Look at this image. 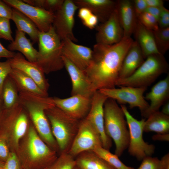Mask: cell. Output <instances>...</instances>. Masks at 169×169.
<instances>
[{
  "instance_id": "obj_27",
  "label": "cell",
  "mask_w": 169,
  "mask_h": 169,
  "mask_svg": "<svg viewBox=\"0 0 169 169\" xmlns=\"http://www.w3.org/2000/svg\"><path fill=\"white\" fill-rule=\"evenodd\" d=\"M11 19L15 23L17 30L27 34L33 43L38 42L39 31L30 19L19 11L13 8Z\"/></svg>"
},
{
  "instance_id": "obj_30",
  "label": "cell",
  "mask_w": 169,
  "mask_h": 169,
  "mask_svg": "<svg viewBox=\"0 0 169 169\" xmlns=\"http://www.w3.org/2000/svg\"><path fill=\"white\" fill-rule=\"evenodd\" d=\"M92 151L115 169H134L133 167L125 165L116 155L112 153L102 146L97 147Z\"/></svg>"
},
{
  "instance_id": "obj_28",
  "label": "cell",
  "mask_w": 169,
  "mask_h": 169,
  "mask_svg": "<svg viewBox=\"0 0 169 169\" xmlns=\"http://www.w3.org/2000/svg\"><path fill=\"white\" fill-rule=\"evenodd\" d=\"M147 118L144 125V132L169 133V116L158 111L151 114Z\"/></svg>"
},
{
  "instance_id": "obj_8",
  "label": "cell",
  "mask_w": 169,
  "mask_h": 169,
  "mask_svg": "<svg viewBox=\"0 0 169 169\" xmlns=\"http://www.w3.org/2000/svg\"><path fill=\"white\" fill-rule=\"evenodd\" d=\"M120 107L124 114L129 133V141L128 147L130 154L138 160L151 156L154 153L155 147L152 144L146 142L143 138V127L145 119L138 120L130 113L127 108L121 105Z\"/></svg>"
},
{
  "instance_id": "obj_48",
  "label": "cell",
  "mask_w": 169,
  "mask_h": 169,
  "mask_svg": "<svg viewBox=\"0 0 169 169\" xmlns=\"http://www.w3.org/2000/svg\"><path fill=\"white\" fill-rule=\"evenodd\" d=\"M152 138L154 141H169V133H157L153 136Z\"/></svg>"
},
{
  "instance_id": "obj_46",
  "label": "cell",
  "mask_w": 169,
  "mask_h": 169,
  "mask_svg": "<svg viewBox=\"0 0 169 169\" xmlns=\"http://www.w3.org/2000/svg\"><path fill=\"white\" fill-rule=\"evenodd\" d=\"M161 8L148 7L145 12L153 16L158 21L160 13Z\"/></svg>"
},
{
  "instance_id": "obj_3",
  "label": "cell",
  "mask_w": 169,
  "mask_h": 169,
  "mask_svg": "<svg viewBox=\"0 0 169 169\" xmlns=\"http://www.w3.org/2000/svg\"><path fill=\"white\" fill-rule=\"evenodd\" d=\"M104 127L108 136L115 145V154L120 156L128 148L129 130L124 112L116 101L108 98L104 106Z\"/></svg>"
},
{
  "instance_id": "obj_5",
  "label": "cell",
  "mask_w": 169,
  "mask_h": 169,
  "mask_svg": "<svg viewBox=\"0 0 169 169\" xmlns=\"http://www.w3.org/2000/svg\"><path fill=\"white\" fill-rule=\"evenodd\" d=\"M45 113L61 153L68 152L78 131L80 120L69 115L55 105L46 109Z\"/></svg>"
},
{
  "instance_id": "obj_17",
  "label": "cell",
  "mask_w": 169,
  "mask_h": 169,
  "mask_svg": "<svg viewBox=\"0 0 169 169\" xmlns=\"http://www.w3.org/2000/svg\"><path fill=\"white\" fill-rule=\"evenodd\" d=\"M8 59L12 68L24 73L32 79L41 90L48 93L49 84L44 73L35 63L28 61L19 52L16 53L13 58Z\"/></svg>"
},
{
  "instance_id": "obj_29",
  "label": "cell",
  "mask_w": 169,
  "mask_h": 169,
  "mask_svg": "<svg viewBox=\"0 0 169 169\" xmlns=\"http://www.w3.org/2000/svg\"><path fill=\"white\" fill-rule=\"evenodd\" d=\"M3 107L9 108L18 102V93L14 83L8 75L6 78L2 90Z\"/></svg>"
},
{
  "instance_id": "obj_10",
  "label": "cell",
  "mask_w": 169,
  "mask_h": 169,
  "mask_svg": "<svg viewBox=\"0 0 169 169\" xmlns=\"http://www.w3.org/2000/svg\"><path fill=\"white\" fill-rule=\"evenodd\" d=\"M100 146L102 145L99 133L85 118L80 120L78 131L68 153L75 158L83 152L93 151Z\"/></svg>"
},
{
  "instance_id": "obj_37",
  "label": "cell",
  "mask_w": 169,
  "mask_h": 169,
  "mask_svg": "<svg viewBox=\"0 0 169 169\" xmlns=\"http://www.w3.org/2000/svg\"><path fill=\"white\" fill-rule=\"evenodd\" d=\"M0 38L11 42L14 40L9 19L0 18Z\"/></svg>"
},
{
  "instance_id": "obj_47",
  "label": "cell",
  "mask_w": 169,
  "mask_h": 169,
  "mask_svg": "<svg viewBox=\"0 0 169 169\" xmlns=\"http://www.w3.org/2000/svg\"><path fill=\"white\" fill-rule=\"evenodd\" d=\"M148 7L161 8L164 6V1L162 0H146Z\"/></svg>"
},
{
  "instance_id": "obj_33",
  "label": "cell",
  "mask_w": 169,
  "mask_h": 169,
  "mask_svg": "<svg viewBox=\"0 0 169 169\" xmlns=\"http://www.w3.org/2000/svg\"><path fill=\"white\" fill-rule=\"evenodd\" d=\"M30 5L42 8L54 13L62 6L64 0H23Z\"/></svg>"
},
{
  "instance_id": "obj_7",
  "label": "cell",
  "mask_w": 169,
  "mask_h": 169,
  "mask_svg": "<svg viewBox=\"0 0 169 169\" xmlns=\"http://www.w3.org/2000/svg\"><path fill=\"white\" fill-rule=\"evenodd\" d=\"M27 145V156L20 160L23 169H43L48 167L58 157L56 151L39 137L33 127H30Z\"/></svg>"
},
{
  "instance_id": "obj_13",
  "label": "cell",
  "mask_w": 169,
  "mask_h": 169,
  "mask_svg": "<svg viewBox=\"0 0 169 169\" xmlns=\"http://www.w3.org/2000/svg\"><path fill=\"white\" fill-rule=\"evenodd\" d=\"M108 98L98 90L95 91L92 96L91 107L85 118L99 133L103 147L109 150L112 146V140L105 133L104 122V106Z\"/></svg>"
},
{
  "instance_id": "obj_24",
  "label": "cell",
  "mask_w": 169,
  "mask_h": 169,
  "mask_svg": "<svg viewBox=\"0 0 169 169\" xmlns=\"http://www.w3.org/2000/svg\"><path fill=\"white\" fill-rule=\"evenodd\" d=\"M133 33L145 59L158 52L155 43L153 31L144 27L138 20Z\"/></svg>"
},
{
  "instance_id": "obj_11",
  "label": "cell",
  "mask_w": 169,
  "mask_h": 169,
  "mask_svg": "<svg viewBox=\"0 0 169 169\" xmlns=\"http://www.w3.org/2000/svg\"><path fill=\"white\" fill-rule=\"evenodd\" d=\"M79 7L73 0H64L61 7L54 13L52 26L61 41L69 39L78 41L73 32L74 15Z\"/></svg>"
},
{
  "instance_id": "obj_35",
  "label": "cell",
  "mask_w": 169,
  "mask_h": 169,
  "mask_svg": "<svg viewBox=\"0 0 169 169\" xmlns=\"http://www.w3.org/2000/svg\"><path fill=\"white\" fill-rule=\"evenodd\" d=\"M79 9L78 16L84 25L90 29L95 28L99 21L97 17L87 8L82 7Z\"/></svg>"
},
{
  "instance_id": "obj_39",
  "label": "cell",
  "mask_w": 169,
  "mask_h": 169,
  "mask_svg": "<svg viewBox=\"0 0 169 169\" xmlns=\"http://www.w3.org/2000/svg\"><path fill=\"white\" fill-rule=\"evenodd\" d=\"M4 169H23L21 162L16 155L13 152L10 153L5 162Z\"/></svg>"
},
{
  "instance_id": "obj_15",
  "label": "cell",
  "mask_w": 169,
  "mask_h": 169,
  "mask_svg": "<svg viewBox=\"0 0 169 169\" xmlns=\"http://www.w3.org/2000/svg\"><path fill=\"white\" fill-rule=\"evenodd\" d=\"M95 28L96 44L113 45L120 42L124 37L116 9L106 21L97 25Z\"/></svg>"
},
{
  "instance_id": "obj_21",
  "label": "cell",
  "mask_w": 169,
  "mask_h": 169,
  "mask_svg": "<svg viewBox=\"0 0 169 169\" xmlns=\"http://www.w3.org/2000/svg\"><path fill=\"white\" fill-rule=\"evenodd\" d=\"M79 8L90 9L101 23L106 21L115 10L116 1L111 0H73Z\"/></svg>"
},
{
  "instance_id": "obj_45",
  "label": "cell",
  "mask_w": 169,
  "mask_h": 169,
  "mask_svg": "<svg viewBox=\"0 0 169 169\" xmlns=\"http://www.w3.org/2000/svg\"><path fill=\"white\" fill-rule=\"evenodd\" d=\"M16 53L6 49L0 42V58H5L8 59H11L14 57Z\"/></svg>"
},
{
  "instance_id": "obj_51",
  "label": "cell",
  "mask_w": 169,
  "mask_h": 169,
  "mask_svg": "<svg viewBox=\"0 0 169 169\" xmlns=\"http://www.w3.org/2000/svg\"><path fill=\"white\" fill-rule=\"evenodd\" d=\"M3 107V100L0 98V111L1 110Z\"/></svg>"
},
{
  "instance_id": "obj_2",
  "label": "cell",
  "mask_w": 169,
  "mask_h": 169,
  "mask_svg": "<svg viewBox=\"0 0 169 169\" xmlns=\"http://www.w3.org/2000/svg\"><path fill=\"white\" fill-rule=\"evenodd\" d=\"M18 101L28 111L36 129L47 145L55 151L59 149L45 113L46 109L55 105L53 97L19 93Z\"/></svg>"
},
{
  "instance_id": "obj_6",
  "label": "cell",
  "mask_w": 169,
  "mask_h": 169,
  "mask_svg": "<svg viewBox=\"0 0 169 169\" xmlns=\"http://www.w3.org/2000/svg\"><path fill=\"white\" fill-rule=\"evenodd\" d=\"M145 59L131 76L118 79L115 85L147 87L161 74L168 71L169 64L163 55L154 54Z\"/></svg>"
},
{
  "instance_id": "obj_26",
  "label": "cell",
  "mask_w": 169,
  "mask_h": 169,
  "mask_svg": "<svg viewBox=\"0 0 169 169\" xmlns=\"http://www.w3.org/2000/svg\"><path fill=\"white\" fill-rule=\"evenodd\" d=\"M75 158L80 169H115L92 151L83 152Z\"/></svg>"
},
{
  "instance_id": "obj_31",
  "label": "cell",
  "mask_w": 169,
  "mask_h": 169,
  "mask_svg": "<svg viewBox=\"0 0 169 169\" xmlns=\"http://www.w3.org/2000/svg\"><path fill=\"white\" fill-rule=\"evenodd\" d=\"M157 49L163 55L169 49V27L153 31Z\"/></svg>"
},
{
  "instance_id": "obj_4",
  "label": "cell",
  "mask_w": 169,
  "mask_h": 169,
  "mask_svg": "<svg viewBox=\"0 0 169 169\" xmlns=\"http://www.w3.org/2000/svg\"><path fill=\"white\" fill-rule=\"evenodd\" d=\"M38 42V50L35 63L44 74L62 69L64 67L62 41L53 26L47 32H39Z\"/></svg>"
},
{
  "instance_id": "obj_40",
  "label": "cell",
  "mask_w": 169,
  "mask_h": 169,
  "mask_svg": "<svg viewBox=\"0 0 169 169\" xmlns=\"http://www.w3.org/2000/svg\"><path fill=\"white\" fill-rule=\"evenodd\" d=\"M158 22L159 28L169 27V11L164 6L161 8Z\"/></svg>"
},
{
  "instance_id": "obj_22",
  "label": "cell",
  "mask_w": 169,
  "mask_h": 169,
  "mask_svg": "<svg viewBox=\"0 0 169 169\" xmlns=\"http://www.w3.org/2000/svg\"><path fill=\"white\" fill-rule=\"evenodd\" d=\"M144 59L138 44L134 41L123 60L118 79L131 76L143 62Z\"/></svg>"
},
{
  "instance_id": "obj_25",
  "label": "cell",
  "mask_w": 169,
  "mask_h": 169,
  "mask_svg": "<svg viewBox=\"0 0 169 169\" xmlns=\"http://www.w3.org/2000/svg\"><path fill=\"white\" fill-rule=\"evenodd\" d=\"M8 49L13 52L18 51L30 62L35 63L36 61L38 51L23 32L16 30L15 39L9 44Z\"/></svg>"
},
{
  "instance_id": "obj_38",
  "label": "cell",
  "mask_w": 169,
  "mask_h": 169,
  "mask_svg": "<svg viewBox=\"0 0 169 169\" xmlns=\"http://www.w3.org/2000/svg\"><path fill=\"white\" fill-rule=\"evenodd\" d=\"M142 161L137 169H162L160 160L157 157L148 156Z\"/></svg>"
},
{
  "instance_id": "obj_12",
  "label": "cell",
  "mask_w": 169,
  "mask_h": 169,
  "mask_svg": "<svg viewBox=\"0 0 169 169\" xmlns=\"http://www.w3.org/2000/svg\"><path fill=\"white\" fill-rule=\"evenodd\" d=\"M13 8L30 19L41 32H47L52 27L54 13L42 8L28 4L22 0H3Z\"/></svg>"
},
{
  "instance_id": "obj_32",
  "label": "cell",
  "mask_w": 169,
  "mask_h": 169,
  "mask_svg": "<svg viewBox=\"0 0 169 169\" xmlns=\"http://www.w3.org/2000/svg\"><path fill=\"white\" fill-rule=\"evenodd\" d=\"M23 109L18 115L13 124L14 139L16 143H18L20 139L25 135L27 129L28 117L23 111Z\"/></svg>"
},
{
  "instance_id": "obj_50",
  "label": "cell",
  "mask_w": 169,
  "mask_h": 169,
  "mask_svg": "<svg viewBox=\"0 0 169 169\" xmlns=\"http://www.w3.org/2000/svg\"><path fill=\"white\" fill-rule=\"evenodd\" d=\"M161 112L163 114L169 116V101L168 100L163 105Z\"/></svg>"
},
{
  "instance_id": "obj_9",
  "label": "cell",
  "mask_w": 169,
  "mask_h": 169,
  "mask_svg": "<svg viewBox=\"0 0 169 169\" xmlns=\"http://www.w3.org/2000/svg\"><path fill=\"white\" fill-rule=\"evenodd\" d=\"M120 87L119 88L102 89L98 90L108 98L116 101L121 105L127 104L131 108H138L142 115L149 105L143 96L147 87Z\"/></svg>"
},
{
  "instance_id": "obj_36",
  "label": "cell",
  "mask_w": 169,
  "mask_h": 169,
  "mask_svg": "<svg viewBox=\"0 0 169 169\" xmlns=\"http://www.w3.org/2000/svg\"><path fill=\"white\" fill-rule=\"evenodd\" d=\"M138 20L146 28L152 31L159 28L157 20L149 13L145 12L138 16Z\"/></svg>"
},
{
  "instance_id": "obj_54",
  "label": "cell",
  "mask_w": 169,
  "mask_h": 169,
  "mask_svg": "<svg viewBox=\"0 0 169 169\" xmlns=\"http://www.w3.org/2000/svg\"><path fill=\"white\" fill-rule=\"evenodd\" d=\"M0 169H4V167H0Z\"/></svg>"
},
{
  "instance_id": "obj_44",
  "label": "cell",
  "mask_w": 169,
  "mask_h": 169,
  "mask_svg": "<svg viewBox=\"0 0 169 169\" xmlns=\"http://www.w3.org/2000/svg\"><path fill=\"white\" fill-rule=\"evenodd\" d=\"M132 2L137 17L145 12L148 7L146 0H134Z\"/></svg>"
},
{
  "instance_id": "obj_20",
  "label": "cell",
  "mask_w": 169,
  "mask_h": 169,
  "mask_svg": "<svg viewBox=\"0 0 169 169\" xmlns=\"http://www.w3.org/2000/svg\"><path fill=\"white\" fill-rule=\"evenodd\" d=\"M115 1V9L123 31L124 37H131L137 22L132 1L119 0Z\"/></svg>"
},
{
  "instance_id": "obj_18",
  "label": "cell",
  "mask_w": 169,
  "mask_h": 169,
  "mask_svg": "<svg viewBox=\"0 0 169 169\" xmlns=\"http://www.w3.org/2000/svg\"><path fill=\"white\" fill-rule=\"evenodd\" d=\"M65 67L71 79L72 83L71 95H82L92 96L94 93L91 84L84 72L82 70L67 58L62 56Z\"/></svg>"
},
{
  "instance_id": "obj_41",
  "label": "cell",
  "mask_w": 169,
  "mask_h": 169,
  "mask_svg": "<svg viewBox=\"0 0 169 169\" xmlns=\"http://www.w3.org/2000/svg\"><path fill=\"white\" fill-rule=\"evenodd\" d=\"M13 8L3 1L0 0V18L11 19Z\"/></svg>"
},
{
  "instance_id": "obj_42",
  "label": "cell",
  "mask_w": 169,
  "mask_h": 169,
  "mask_svg": "<svg viewBox=\"0 0 169 169\" xmlns=\"http://www.w3.org/2000/svg\"><path fill=\"white\" fill-rule=\"evenodd\" d=\"M12 69L8 59L5 62H0V81H4Z\"/></svg>"
},
{
  "instance_id": "obj_55",
  "label": "cell",
  "mask_w": 169,
  "mask_h": 169,
  "mask_svg": "<svg viewBox=\"0 0 169 169\" xmlns=\"http://www.w3.org/2000/svg\"><path fill=\"white\" fill-rule=\"evenodd\" d=\"M47 168H44V169H46Z\"/></svg>"
},
{
  "instance_id": "obj_16",
  "label": "cell",
  "mask_w": 169,
  "mask_h": 169,
  "mask_svg": "<svg viewBox=\"0 0 169 169\" xmlns=\"http://www.w3.org/2000/svg\"><path fill=\"white\" fill-rule=\"evenodd\" d=\"M62 56L85 72L92 61V49L87 47L77 44L68 39L62 41Z\"/></svg>"
},
{
  "instance_id": "obj_34",
  "label": "cell",
  "mask_w": 169,
  "mask_h": 169,
  "mask_svg": "<svg viewBox=\"0 0 169 169\" xmlns=\"http://www.w3.org/2000/svg\"><path fill=\"white\" fill-rule=\"evenodd\" d=\"M76 165L75 158L68 152H63L46 169H72Z\"/></svg>"
},
{
  "instance_id": "obj_19",
  "label": "cell",
  "mask_w": 169,
  "mask_h": 169,
  "mask_svg": "<svg viewBox=\"0 0 169 169\" xmlns=\"http://www.w3.org/2000/svg\"><path fill=\"white\" fill-rule=\"evenodd\" d=\"M144 98L151 102L147 109L141 115L147 118L151 114L159 111L160 108L169 99V74L155 84Z\"/></svg>"
},
{
  "instance_id": "obj_52",
  "label": "cell",
  "mask_w": 169,
  "mask_h": 169,
  "mask_svg": "<svg viewBox=\"0 0 169 169\" xmlns=\"http://www.w3.org/2000/svg\"><path fill=\"white\" fill-rule=\"evenodd\" d=\"M5 162H2L0 161V168L4 167Z\"/></svg>"
},
{
  "instance_id": "obj_14",
  "label": "cell",
  "mask_w": 169,
  "mask_h": 169,
  "mask_svg": "<svg viewBox=\"0 0 169 169\" xmlns=\"http://www.w3.org/2000/svg\"><path fill=\"white\" fill-rule=\"evenodd\" d=\"M92 97L77 95L66 98H53L55 106L72 117L80 120L85 118L89 113Z\"/></svg>"
},
{
  "instance_id": "obj_43",
  "label": "cell",
  "mask_w": 169,
  "mask_h": 169,
  "mask_svg": "<svg viewBox=\"0 0 169 169\" xmlns=\"http://www.w3.org/2000/svg\"><path fill=\"white\" fill-rule=\"evenodd\" d=\"M9 154L6 141L4 138L0 137V161L5 162Z\"/></svg>"
},
{
  "instance_id": "obj_23",
  "label": "cell",
  "mask_w": 169,
  "mask_h": 169,
  "mask_svg": "<svg viewBox=\"0 0 169 169\" xmlns=\"http://www.w3.org/2000/svg\"><path fill=\"white\" fill-rule=\"evenodd\" d=\"M8 76L15 84L18 93H28L42 97L49 96L48 93L41 90L32 79L21 71L12 68Z\"/></svg>"
},
{
  "instance_id": "obj_1",
  "label": "cell",
  "mask_w": 169,
  "mask_h": 169,
  "mask_svg": "<svg viewBox=\"0 0 169 169\" xmlns=\"http://www.w3.org/2000/svg\"><path fill=\"white\" fill-rule=\"evenodd\" d=\"M133 41L131 37H124L113 45H94L92 61L84 72L94 92L115 88L123 60Z\"/></svg>"
},
{
  "instance_id": "obj_49",
  "label": "cell",
  "mask_w": 169,
  "mask_h": 169,
  "mask_svg": "<svg viewBox=\"0 0 169 169\" xmlns=\"http://www.w3.org/2000/svg\"><path fill=\"white\" fill-rule=\"evenodd\" d=\"M162 169H169V154L164 156L160 160Z\"/></svg>"
},
{
  "instance_id": "obj_53",
  "label": "cell",
  "mask_w": 169,
  "mask_h": 169,
  "mask_svg": "<svg viewBox=\"0 0 169 169\" xmlns=\"http://www.w3.org/2000/svg\"><path fill=\"white\" fill-rule=\"evenodd\" d=\"M72 169H80L76 165Z\"/></svg>"
}]
</instances>
